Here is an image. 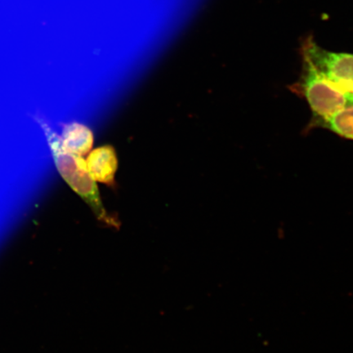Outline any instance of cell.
Here are the masks:
<instances>
[{
	"label": "cell",
	"mask_w": 353,
	"mask_h": 353,
	"mask_svg": "<svg viewBox=\"0 0 353 353\" xmlns=\"http://www.w3.org/2000/svg\"><path fill=\"white\" fill-rule=\"evenodd\" d=\"M300 88L315 117L321 123L353 103V94L341 90L303 59Z\"/></svg>",
	"instance_id": "cell-1"
},
{
	"label": "cell",
	"mask_w": 353,
	"mask_h": 353,
	"mask_svg": "<svg viewBox=\"0 0 353 353\" xmlns=\"http://www.w3.org/2000/svg\"><path fill=\"white\" fill-rule=\"evenodd\" d=\"M48 139L54 140L65 152L76 154L78 157L85 156L90 152L94 144V134L90 128L79 123H72L66 125L61 136H57L44 126Z\"/></svg>",
	"instance_id": "cell-4"
},
{
	"label": "cell",
	"mask_w": 353,
	"mask_h": 353,
	"mask_svg": "<svg viewBox=\"0 0 353 353\" xmlns=\"http://www.w3.org/2000/svg\"><path fill=\"white\" fill-rule=\"evenodd\" d=\"M303 55L325 77L353 94V54L326 51L310 38L303 47Z\"/></svg>",
	"instance_id": "cell-3"
},
{
	"label": "cell",
	"mask_w": 353,
	"mask_h": 353,
	"mask_svg": "<svg viewBox=\"0 0 353 353\" xmlns=\"http://www.w3.org/2000/svg\"><path fill=\"white\" fill-rule=\"evenodd\" d=\"M86 166L88 173L96 182L112 184L116 175L118 161L114 149L103 145L94 150L88 157Z\"/></svg>",
	"instance_id": "cell-5"
},
{
	"label": "cell",
	"mask_w": 353,
	"mask_h": 353,
	"mask_svg": "<svg viewBox=\"0 0 353 353\" xmlns=\"http://www.w3.org/2000/svg\"><path fill=\"white\" fill-rule=\"evenodd\" d=\"M48 139L54 154L57 170L65 182L91 207L101 222L117 227L116 221L110 217L101 204L98 187L88 173L86 162L83 160L82 157L66 152L54 140Z\"/></svg>",
	"instance_id": "cell-2"
},
{
	"label": "cell",
	"mask_w": 353,
	"mask_h": 353,
	"mask_svg": "<svg viewBox=\"0 0 353 353\" xmlns=\"http://www.w3.org/2000/svg\"><path fill=\"white\" fill-rule=\"evenodd\" d=\"M342 138L353 140V103L321 123Z\"/></svg>",
	"instance_id": "cell-6"
}]
</instances>
